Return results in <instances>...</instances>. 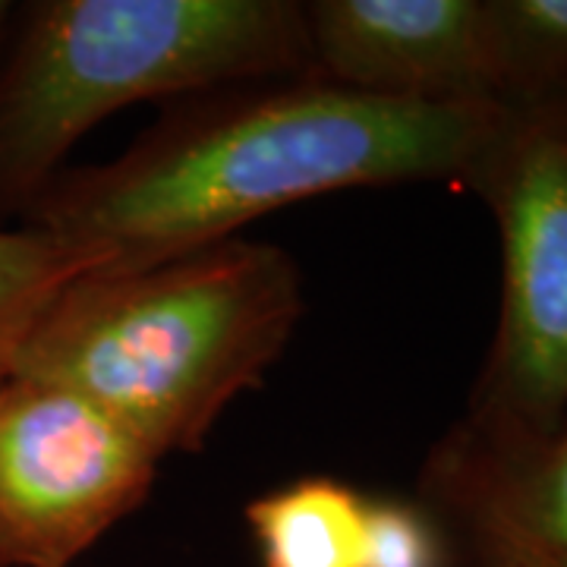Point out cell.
Returning <instances> with one entry per match:
<instances>
[{"label": "cell", "instance_id": "6da1fadb", "mask_svg": "<svg viewBox=\"0 0 567 567\" xmlns=\"http://www.w3.org/2000/svg\"><path fill=\"white\" fill-rule=\"evenodd\" d=\"M498 102H401L322 76L218 85L167 104L117 158L66 167L20 227L126 271L221 244L347 189L461 183Z\"/></svg>", "mask_w": 567, "mask_h": 567}, {"label": "cell", "instance_id": "7a4b0ae2", "mask_svg": "<svg viewBox=\"0 0 567 567\" xmlns=\"http://www.w3.org/2000/svg\"><path fill=\"white\" fill-rule=\"evenodd\" d=\"M303 316L293 256L230 237L63 284L10 375L70 388L158 457L203 451L221 413L265 385Z\"/></svg>", "mask_w": 567, "mask_h": 567}, {"label": "cell", "instance_id": "3957f363", "mask_svg": "<svg viewBox=\"0 0 567 567\" xmlns=\"http://www.w3.org/2000/svg\"><path fill=\"white\" fill-rule=\"evenodd\" d=\"M278 76H316L297 0L17 3L0 41V227L123 107Z\"/></svg>", "mask_w": 567, "mask_h": 567}, {"label": "cell", "instance_id": "277c9868", "mask_svg": "<svg viewBox=\"0 0 567 567\" xmlns=\"http://www.w3.org/2000/svg\"><path fill=\"white\" fill-rule=\"evenodd\" d=\"M461 186L492 212L502 244L498 324L470 388V416L567 423V95L498 104Z\"/></svg>", "mask_w": 567, "mask_h": 567}, {"label": "cell", "instance_id": "5b68a950", "mask_svg": "<svg viewBox=\"0 0 567 567\" xmlns=\"http://www.w3.org/2000/svg\"><path fill=\"white\" fill-rule=\"evenodd\" d=\"M162 457L70 388L0 382V567H70L152 495Z\"/></svg>", "mask_w": 567, "mask_h": 567}, {"label": "cell", "instance_id": "8992f818", "mask_svg": "<svg viewBox=\"0 0 567 567\" xmlns=\"http://www.w3.org/2000/svg\"><path fill=\"white\" fill-rule=\"evenodd\" d=\"M410 498L439 567H567V423L457 416L425 451Z\"/></svg>", "mask_w": 567, "mask_h": 567}, {"label": "cell", "instance_id": "52a82bcc", "mask_svg": "<svg viewBox=\"0 0 567 567\" xmlns=\"http://www.w3.org/2000/svg\"><path fill=\"white\" fill-rule=\"evenodd\" d=\"M312 73L401 102H495L486 0H309Z\"/></svg>", "mask_w": 567, "mask_h": 567}, {"label": "cell", "instance_id": "ba28073f", "mask_svg": "<svg viewBox=\"0 0 567 567\" xmlns=\"http://www.w3.org/2000/svg\"><path fill=\"white\" fill-rule=\"evenodd\" d=\"M262 567H363L369 495L334 476H303L244 511Z\"/></svg>", "mask_w": 567, "mask_h": 567}, {"label": "cell", "instance_id": "9c48e42d", "mask_svg": "<svg viewBox=\"0 0 567 567\" xmlns=\"http://www.w3.org/2000/svg\"><path fill=\"white\" fill-rule=\"evenodd\" d=\"M495 102L567 95V0H486Z\"/></svg>", "mask_w": 567, "mask_h": 567}, {"label": "cell", "instance_id": "30bf717a", "mask_svg": "<svg viewBox=\"0 0 567 567\" xmlns=\"http://www.w3.org/2000/svg\"><path fill=\"white\" fill-rule=\"evenodd\" d=\"M89 271L76 252L29 227H0V382L44 306L70 278Z\"/></svg>", "mask_w": 567, "mask_h": 567}, {"label": "cell", "instance_id": "8fae6325", "mask_svg": "<svg viewBox=\"0 0 567 567\" xmlns=\"http://www.w3.org/2000/svg\"><path fill=\"white\" fill-rule=\"evenodd\" d=\"M363 567H439V539L406 495H369Z\"/></svg>", "mask_w": 567, "mask_h": 567}, {"label": "cell", "instance_id": "7c38bea8", "mask_svg": "<svg viewBox=\"0 0 567 567\" xmlns=\"http://www.w3.org/2000/svg\"><path fill=\"white\" fill-rule=\"evenodd\" d=\"M13 13H17V3H10V0H0V41H3V35H7L10 22H13Z\"/></svg>", "mask_w": 567, "mask_h": 567}]
</instances>
